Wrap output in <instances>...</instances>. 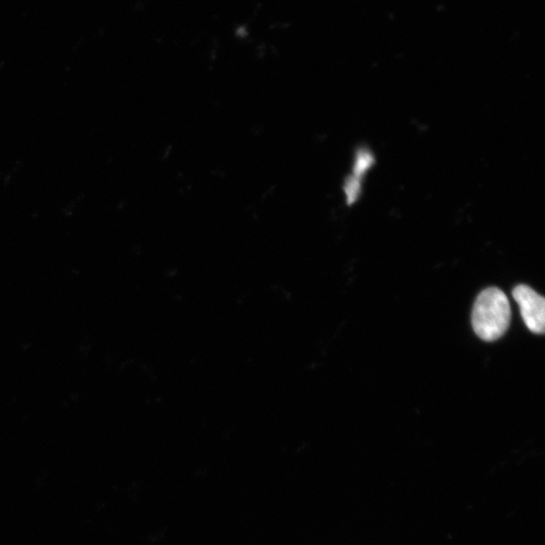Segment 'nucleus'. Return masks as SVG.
Returning <instances> with one entry per match:
<instances>
[{
  "mask_svg": "<svg viewBox=\"0 0 545 545\" xmlns=\"http://www.w3.org/2000/svg\"><path fill=\"white\" fill-rule=\"evenodd\" d=\"M513 297L518 303L522 318L529 331L543 334L545 327V300L533 289L525 285L517 286Z\"/></svg>",
  "mask_w": 545,
  "mask_h": 545,
  "instance_id": "obj_2",
  "label": "nucleus"
},
{
  "mask_svg": "<svg viewBox=\"0 0 545 545\" xmlns=\"http://www.w3.org/2000/svg\"><path fill=\"white\" fill-rule=\"evenodd\" d=\"M511 308L507 296L498 288L484 290L476 300L472 322L477 336L486 342L500 339L508 330Z\"/></svg>",
  "mask_w": 545,
  "mask_h": 545,
  "instance_id": "obj_1",
  "label": "nucleus"
}]
</instances>
